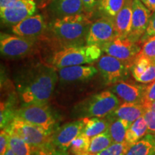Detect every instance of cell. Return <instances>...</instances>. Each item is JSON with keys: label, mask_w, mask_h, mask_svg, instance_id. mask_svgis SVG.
Segmentation results:
<instances>
[{"label": "cell", "mask_w": 155, "mask_h": 155, "mask_svg": "<svg viewBox=\"0 0 155 155\" xmlns=\"http://www.w3.org/2000/svg\"><path fill=\"white\" fill-rule=\"evenodd\" d=\"M58 75L55 68L38 67L19 85V91L25 104L48 103L53 94Z\"/></svg>", "instance_id": "1"}, {"label": "cell", "mask_w": 155, "mask_h": 155, "mask_svg": "<svg viewBox=\"0 0 155 155\" xmlns=\"http://www.w3.org/2000/svg\"><path fill=\"white\" fill-rule=\"evenodd\" d=\"M86 12L56 17L50 23V29L54 38L66 46L84 45L91 25L93 22Z\"/></svg>", "instance_id": "2"}, {"label": "cell", "mask_w": 155, "mask_h": 155, "mask_svg": "<svg viewBox=\"0 0 155 155\" xmlns=\"http://www.w3.org/2000/svg\"><path fill=\"white\" fill-rule=\"evenodd\" d=\"M102 50L94 45L63 47L53 54L50 60L51 66L55 68L73 65L91 64L99 60Z\"/></svg>", "instance_id": "3"}, {"label": "cell", "mask_w": 155, "mask_h": 155, "mask_svg": "<svg viewBox=\"0 0 155 155\" xmlns=\"http://www.w3.org/2000/svg\"><path fill=\"white\" fill-rule=\"evenodd\" d=\"M119 98L111 91H104L88 97L78 104L73 111L74 117L104 118L120 105Z\"/></svg>", "instance_id": "4"}, {"label": "cell", "mask_w": 155, "mask_h": 155, "mask_svg": "<svg viewBox=\"0 0 155 155\" xmlns=\"http://www.w3.org/2000/svg\"><path fill=\"white\" fill-rule=\"evenodd\" d=\"M15 119L37 126L50 134H53L56 124L55 116L48 103L25 104L15 111Z\"/></svg>", "instance_id": "5"}, {"label": "cell", "mask_w": 155, "mask_h": 155, "mask_svg": "<svg viewBox=\"0 0 155 155\" xmlns=\"http://www.w3.org/2000/svg\"><path fill=\"white\" fill-rule=\"evenodd\" d=\"M5 129L12 134L18 136L24 139L30 145L33 153L41 150L50 142L51 134L41 128L22 120L14 119Z\"/></svg>", "instance_id": "6"}, {"label": "cell", "mask_w": 155, "mask_h": 155, "mask_svg": "<svg viewBox=\"0 0 155 155\" xmlns=\"http://www.w3.org/2000/svg\"><path fill=\"white\" fill-rule=\"evenodd\" d=\"M101 48L106 55L113 56L124 62L130 68L141 49L138 42H134L128 38L120 37H116L111 41L103 45Z\"/></svg>", "instance_id": "7"}, {"label": "cell", "mask_w": 155, "mask_h": 155, "mask_svg": "<svg viewBox=\"0 0 155 155\" xmlns=\"http://www.w3.org/2000/svg\"><path fill=\"white\" fill-rule=\"evenodd\" d=\"M37 39L2 33L0 37V50L2 55L8 58H20L33 51Z\"/></svg>", "instance_id": "8"}, {"label": "cell", "mask_w": 155, "mask_h": 155, "mask_svg": "<svg viewBox=\"0 0 155 155\" xmlns=\"http://www.w3.org/2000/svg\"><path fill=\"white\" fill-rule=\"evenodd\" d=\"M97 68L108 86L124 81L131 71L130 66L124 62L108 55H103L99 58L97 63Z\"/></svg>", "instance_id": "9"}, {"label": "cell", "mask_w": 155, "mask_h": 155, "mask_svg": "<svg viewBox=\"0 0 155 155\" xmlns=\"http://www.w3.org/2000/svg\"><path fill=\"white\" fill-rule=\"evenodd\" d=\"M36 7L34 0H15L0 10L2 22L7 26H15L27 17L33 15Z\"/></svg>", "instance_id": "10"}, {"label": "cell", "mask_w": 155, "mask_h": 155, "mask_svg": "<svg viewBox=\"0 0 155 155\" xmlns=\"http://www.w3.org/2000/svg\"><path fill=\"white\" fill-rule=\"evenodd\" d=\"M118 37L114 20L103 17L93 22L86 37V45H94L101 48L103 45Z\"/></svg>", "instance_id": "11"}, {"label": "cell", "mask_w": 155, "mask_h": 155, "mask_svg": "<svg viewBox=\"0 0 155 155\" xmlns=\"http://www.w3.org/2000/svg\"><path fill=\"white\" fill-rule=\"evenodd\" d=\"M86 125V118L67 123L58 128L50 136V142L56 148L67 151L71 143L83 132Z\"/></svg>", "instance_id": "12"}, {"label": "cell", "mask_w": 155, "mask_h": 155, "mask_svg": "<svg viewBox=\"0 0 155 155\" xmlns=\"http://www.w3.org/2000/svg\"><path fill=\"white\" fill-rule=\"evenodd\" d=\"M151 16V11L141 0H133L131 27L128 38L134 42H139L145 35Z\"/></svg>", "instance_id": "13"}, {"label": "cell", "mask_w": 155, "mask_h": 155, "mask_svg": "<svg viewBox=\"0 0 155 155\" xmlns=\"http://www.w3.org/2000/svg\"><path fill=\"white\" fill-rule=\"evenodd\" d=\"M47 30V22L41 14L27 17L17 25L12 27V32L16 35L34 39L42 36Z\"/></svg>", "instance_id": "14"}, {"label": "cell", "mask_w": 155, "mask_h": 155, "mask_svg": "<svg viewBox=\"0 0 155 155\" xmlns=\"http://www.w3.org/2000/svg\"><path fill=\"white\" fill-rule=\"evenodd\" d=\"M147 86L121 81L112 85L110 91L126 103L142 104Z\"/></svg>", "instance_id": "15"}, {"label": "cell", "mask_w": 155, "mask_h": 155, "mask_svg": "<svg viewBox=\"0 0 155 155\" xmlns=\"http://www.w3.org/2000/svg\"><path fill=\"white\" fill-rule=\"evenodd\" d=\"M60 81L63 83H72L88 81L98 73L94 65H73L58 69Z\"/></svg>", "instance_id": "16"}, {"label": "cell", "mask_w": 155, "mask_h": 155, "mask_svg": "<svg viewBox=\"0 0 155 155\" xmlns=\"http://www.w3.org/2000/svg\"><path fill=\"white\" fill-rule=\"evenodd\" d=\"M133 0H126L124 5L114 19L118 37L128 38L131 27Z\"/></svg>", "instance_id": "17"}, {"label": "cell", "mask_w": 155, "mask_h": 155, "mask_svg": "<svg viewBox=\"0 0 155 155\" xmlns=\"http://www.w3.org/2000/svg\"><path fill=\"white\" fill-rule=\"evenodd\" d=\"M146 108L142 104L126 103L120 104L113 113L107 116L108 119H121L125 120L131 124L137 119L143 116Z\"/></svg>", "instance_id": "18"}, {"label": "cell", "mask_w": 155, "mask_h": 155, "mask_svg": "<svg viewBox=\"0 0 155 155\" xmlns=\"http://www.w3.org/2000/svg\"><path fill=\"white\" fill-rule=\"evenodd\" d=\"M51 10L56 17L85 12L83 0H55L52 2Z\"/></svg>", "instance_id": "19"}, {"label": "cell", "mask_w": 155, "mask_h": 155, "mask_svg": "<svg viewBox=\"0 0 155 155\" xmlns=\"http://www.w3.org/2000/svg\"><path fill=\"white\" fill-rule=\"evenodd\" d=\"M125 155H155V134L145 135L131 145Z\"/></svg>", "instance_id": "20"}, {"label": "cell", "mask_w": 155, "mask_h": 155, "mask_svg": "<svg viewBox=\"0 0 155 155\" xmlns=\"http://www.w3.org/2000/svg\"><path fill=\"white\" fill-rule=\"evenodd\" d=\"M148 132V126L144 116L137 119L127 129L125 141L132 145L140 140Z\"/></svg>", "instance_id": "21"}, {"label": "cell", "mask_w": 155, "mask_h": 155, "mask_svg": "<svg viewBox=\"0 0 155 155\" xmlns=\"http://www.w3.org/2000/svg\"><path fill=\"white\" fill-rule=\"evenodd\" d=\"M110 123L111 121L108 119L97 117L86 118V125L83 133L91 139L95 136L108 131Z\"/></svg>", "instance_id": "22"}, {"label": "cell", "mask_w": 155, "mask_h": 155, "mask_svg": "<svg viewBox=\"0 0 155 155\" xmlns=\"http://www.w3.org/2000/svg\"><path fill=\"white\" fill-rule=\"evenodd\" d=\"M109 120L111 121V123H110L108 130L113 140V143H120L125 141L126 134H127V129L131 125V124L121 119Z\"/></svg>", "instance_id": "23"}, {"label": "cell", "mask_w": 155, "mask_h": 155, "mask_svg": "<svg viewBox=\"0 0 155 155\" xmlns=\"http://www.w3.org/2000/svg\"><path fill=\"white\" fill-rule=\"evenodd\" d=\"M125 2L126 0H99L97 9L103 17H108L114 20Z\"/></svg>", "instance_id": "24"}, {"label": "cell", "mask_w": 155, "mask_h": 155, "mask_svg": "<svg viewBox=\"0 0 155 155\" xmlns=\"http://www.w3.org/2000/svg\"><path fill=\"white\" fill-rule=\"evenodd\" d=\"M112 143L113 140L108 130L91 139L89 152L96 154H98L109 147Z\"/></svg>", "instance_id": "25"}, {"label": "cell", "mask_w": 155, "mask_h": 155, "mask_svg": "<svg viewBox=\"0 0 155 155\" xmlns=\"http://www.w3.org/2000/svg\"><path fill=\"white\" fill-rule=\"evenodd\" d=\"M9 146L16 155H31L32 153L30 145L24 139L12 134L9 137Z\"/></svg>", "instance_id": "26"}, {"label": "cell", "mask_w": 155, "mask_h": 155, "mask_svg": "<svg viewBox=\"0 0 155 155\" xmlns=\"http://www.w3.org/2000/svg\"><path fill=\"white\" fill-rule=\"evenodd\" d=\"M91 139L84 134H81L78 136L71 143L70 150L73 155L81 154L89 152Z\"/></svg>", "instance_id": "27"}, {"label": "cell", "mask_w": 155, "mask_h": 155, "mask_svg": "<svg viewBox=\"0 0 155 155\" xmlns=\"http://www.w3.org/2000/svg\"><path fill=\"white\" fill-rule=\"evenodd\" d=\"M152 62L149 60L148 58L137 55L136 58L134 63H133L132 66L131 67V72L135 80H137L141 77V75L147 71V69L150 67Z\"/></svg>", "instance_id": "28"}, {"label": "cell", "mask_w": 155, "mask_h": 155, "mask_svg": "<svg viewBox=\"0 0 155 155\" xmlns=\"http://www.w3.org/2000/svg\"><path fill=\"white\" fill-rule=\"evenodd\" d=\"M131 145L127 141L112 143L109 147L97 154V155H125Z\"/></svg>", "instance_id": "29"}, {"label": "cell", "mask_w": 155, "mask_h": 155, "mask_svg": "<svg viewBox=\"0 0 155 155\" xmlns=\"http://www.w3.org/2000/svg\"><path fill=\"white\" fill-rule=\"evenodd\" d=\"M138 55L148 58L152 62L155 61V35L147 39Z\"/></svg>", "instance_id": "30"}, {"label": "cell", "mask_w": 155, "mask_h": 155, "mask_svg": "<svg viewBox=\"0 0 155 155\" xmlns=\"http://www.w3.org/2000/svg\"><path fill=\"white\" fill-rule=\"evenodd\" d=\"M155 101V81L147 86L146 91L143 99L142 105L145 108H149L152 103Z\"/></svg>", "instance_id": "31"}, {"label": "cell", "mask_w": 155, "mask_h": 155, "mask_svg": "<svg viewBox=\"0 0 155 155\" xmlns=\"http://www.w3.org/2000/svg\"><path fill=\"white\" fill-rule=\"evenodd\" d=\"M35 155H68L66 151L56 148L51 142L35 153Z\"/></svg>", "instance_id": "32"}, {"label": "cell", "mask_w": 155, "mask_h": 155, "mask_svg": "<svg viewBox=\"0 0 155 155\" xmlns=\"http://www.w3.org/2000/svg\"><path fill=\"white\" fill-rule=\"evenodd\" d=\"M143 116L148 126V132L155 134V112L151 108H147Z\"/></svg>", "instance_id": "33"}, {"label": "cell", "mask_w": 155, "mask_h": 155, "mask_svg": "<svg viewBox=\"0 0 155 155\" xmlns=\"http://www.w3.org/2000/svg\"><path fill=\"white\" fill-rule=\"evenodd\" d=\"M155 81V63L152 62L147 71L141 75L137 81L141 83H150Z\"/></svg>", "instance_id": "34"}, {"label": "cell", "mask_w": 155, "mask_h": 155, "mask_svg": "<svg viewBox=\"0 0 155 155\" xmlns=\"http://www.w3.org/2000/svg\"><path fill=\"white\" fill-rule=\"evenodd\" d=\"M10 134L7 129H1L0 134V155H5L9 147Z\"/></svg>", "instance_id": "35"}, {"label": "cell", "mask_w": 155, "mask_h": 155, "mask_svg": "<svg viewBox=\"0 0 155 155\" xmlns=\"http://www.w3.org/2000/svg\"><path fill=\"white\" fill-rule=\"evenodd\" d=\"M84 5L85 12L91 16L94 11L98 7L99 0H83Z\"/></svg>", "instance_id": "36"}, {"label": "cell", "mask_w": 155, "mask_h": 155, "mask_svg": "<svg viewBox=\"0 0 155 155\" xmlns=\"http://www.w3.org/2000/svg\"><path fill=\"white\" fill-rule=\"evenodd\" d=\"M154 35H155V12H153L150 17L148 27L145 32V36L152 37Z\"/></svg>", "instance_id": "37"}, {"label": "cell", "mask_w": 155, "mask_h": 155, "mask_svg": "<svg viewBox=\"0 0 155 155\" xmlns=\"http://www.w3.org/2000/svg\"><path fill=\"white\" fill-rule=\"evenodd\" d=\"M141 2L146 6L151 12H155V0H141Z\"/></svg>", "instance_id": "38"}, {"label": "cell", "mask_w": 155, "mask_h": 155, "mask_svg": "<svg viewBox=\"0 0 155 155\" xmlns=\"http://www.w3.org/2000/svg\"><path fill=\"white\" fill-rule=\"evenodd\" d=\"M34 1L35 2L37 6L39 8H43L50 3V0H34Z\"/></svg>", "instance_id": "39"}, {"label": "cell", "mask_w": 155, "mask_h": 155, "mask_svg": "<svg viewBox=\"0 0 155 155\" xmlns=\"http://www.w3.org/2000/svg\"><path fill=\"white\" fill-rule=\"evenodd\" d=\"M15 1V0H0V10L5 9L6 7H7L9 4Z\"/></svg>", "instance_id": "40"}, {"label": "cell", "mask_w": 155, "mask_h": 155, "mask_svg": "<svg viewBox=\"0 0 155 155\" xmlns=\"http://www.w3.org/2000/svg\"><path fill=\"white\" fill-rule=\"evenodd\" d=\"M5 155H16V154H15V152H13L12 150L10 148V147L9 146L8 148H7V151H6Z\"/></svg>", "instance_id": "41"}, {"label": "cell", "mask_w": 155, "mask_h": 155, "mask_svg": "<svg viewBox=\"0 0 155 155\" xmlns=\"http://www.w3.org/2000/svg\"><path fill=\"white\" fill-rule=\"evenodd\" d=\"M149 108H151V109H152V111H154L155 112V101L153 103H152V104H151Z\"/></svg>", "instance_id": "42"}, {"label": "cell", "mask_w": 155, "mask_h": 155, "mask_svg": "<svg viewBox=\"0 0 155 155\" xmlns=\"http://www.w3.org/2000/svg\"><path fill=\"white\" fill-rule=\"evenodd\" d=\"M76 155H97V154H93V153H91V152H87V153H84V154H76Z\"/></svg>", "instance_id": "43"}, {"label": "cell", "mask_w": 155, "mask_h": 155, "mask_svg": "<svg viewBox=\"0 0 155 155\" xmlns=\"http://www.w3.org/2000/svg\"><path fill=\"white\" fill-rule=\"evenodd\" d=\"M54 1H55V0H50V3H52V2H54Z\"/></svg>", "instance_id": "44"}, {"label": "cell", "mask_w": 155, "mask_h": 155, "mask_svg": "<svg viewBox=\"0 0 155 155\" xmlns=\"http://www.w3.org/2000/svg\"><path fill=\"white\" fill-rule=\"evenodd\" d=\"M154 63H155V61H154Z\"/></svg>", "instance_id": "45"}]
</instances>
